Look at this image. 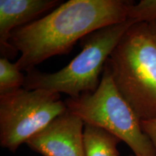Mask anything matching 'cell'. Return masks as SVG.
<instances>
[{
    "label": "cell",
    "instance_id": "1",
    "mask_svg": "<svg viewBox=\"0 0 156 156\" xmlns=\"http://www.w3.org/2000/svg\"><path fill=\"white\" fill-rule=\"evenodd\" d=\"M129 0H69L46 15L16 29L9 44L20 56L16 65L26 73L52 56L68 54L77 41L108 25L124 22Z\"/></svg>",
    "mask_w": 156,
    "mask_h": 156
},
{
    "label": "cell",
    "instance_id": "2",
    "mask_svg": "<svg viewBox=\"0 0 156 156\" xmlns=\"http://www.w3.org/2000/svg\"><path fill=\"white\" fill-rule=\"evenodd\" d=\"M106 65L117 90L138 118L156 119V34L151 24L132 25Z\"/></svg>",
    "mask_w": 156,
    "mask_h": 156
},
{
    "label": "cell",
    "instance_id": "3",
    "mask_svg": "<svg viewBox=\"0 0 156 156\" xmlns=\"http://www.w3.org/2000/svg\"><path fill=\"white\" fill-rule=\"evenodd\" d=\"M134 23L127 19L93 31L82 39L83 49L66 67L54 73L31 70L25 76L23 88L65 93L73 98L93 93L100 85V77L113 50Z\"/></svg>",
    "mask_w": 156,
    "mask_h": 156
},
{
    "label": "cell",
    "instance_id": "4",
    "mask_svg": "<svg viewBox=\"0 0 156 156\" xmlns=\"http://www.w3.org/2000/svg\"><path fill=\"white\" fill-rule=\"evenodd\" d=\"M64 103L85 124L102 128L125 142L134 156H156L151 139L142 131L141 120L117 90L106 64L96 90L69 97Z\"/></svg>",
    "mask_w": 156,
    "mask_h": 156
},
{
    "label": "cell",
    "instance_id": "5",
    "mask_svg": "<svg viewBox=\"0 0 156 156\" xmlns=\"http://www.w3.org/2000/svg\"><path fill=\"white\" fill-rule=\"evenodd\" d=\"M67 110L59 93L22 87L0 95V145L13 153Z\"/></svg>",
    "mask_w": 156,
    "mask_h": 156
},
{
    "label": "cell",
    "instance_id": "6",
    "mask_svg": "<svg viewBox=\"0 0 156 156\" xmlns=\"http://www.w3.org/2000/svg\"><path fill=\"white\" fill-rule=\"evenodd\" d=\"M84 126L82 119L67 109L25 144L43 156H85Z\"/></svg>",
    "mask_w": 156,
    "mask_h": 156
},
{
    "label": "cell",
    "instance_id": "7",
    "mask_svg": "<svg viewBox=\"0 0 156 156\" xmlns=\"http://www.w3.org/2000/svg\"><path fill=\"white\" fill-rule=\"evenodd\" d=\"M59 0H0V49L2 57H14L17 52L9 44L15 30L38 20L62 4Z\"/></svg>",
    "mask_w": 156,
    "mask_h": 156
},
{
    "label": "cell",
    "instance_id": "8",
    "mask_svg": "<svg viewBox=\"0 0 156 156\" xmlns=\"http://www.w3.org/2000/svg\"><path fill=\"white\" fill-rule=\"evenodd\" d=\"M120 142L117 136L106 130L85 124L83 145L85 156H119L117 145Z\"/></svg>",
    "mask_w": 156,
    "mask_h": 156
},
{
    "label": "cell",
    "instance_id": "9",
    "mask_svg": "<svg viewBox=\"0 0 156 156\" xmlns=\"http://www.w3.org/2000/svg\"><path fill=\"white\" fill-rule=\"evenodd\" d=\"M25 76L15 63L8 58H0V95L22 88Z\"/></svg>",
    "mask_w": 156,
    "mask_h": 156
},
{
    "label": "cell",
    "instance_id": "10",
    "mask_svg": "<svg viewBox=\"0 0 156 156\" xmlns=\"http://www.w3.org/2000/svg\"><path fill=\"white\" fill-rule=\"evenodd\" d=\"M128 19L136 23H151L156 20V0H141L129 9Z\"/></svg>",
    "mask_w": 156,
    "mask_h": 156
},
{
    "label": "cell",
    "instance_id": "11",
    "mask_svg": "<svg viewBox=\"0 0 156 156\" xmlns=\"http://www.w3.org/2000/svg\"><path fill=\"white\" fill-rule=\"evenodd\" d=\"M142 131L148 136L156 151V119L141 121Z\"/></svg>",
    "mask_w": 156,
    "mask_h": 156
},
{
    "label": "cell",
    "instance_id": "12",
    "mask_svg": "<svg viewBox=\"0 0 156 156\" xmlns=\"http://www.w3.org/2000/svg\"><path fill=\"white\" fill-rule=\"evenodd\" d=\"M150 24H151L152 28L153 29L154 32H155V34H156V20H153V22L150 23Z\"/></svg>",
    "mask_w": 156,
    "mask_h": 156
},
{
    "label": "cell",
    "instance_id": "13",
    "mask_svg": "<svg viewBox=\"0 0 156 156\" xmlns=\"http://www.w3.org/2000/svg\"><path fill=\"white\" fill-rule=\"evenodd\" d=\"M128 156H134V155H128Z\"/></svg>",
    "mask_w": 156,
    "mask_h": 156
}]
</instances>
